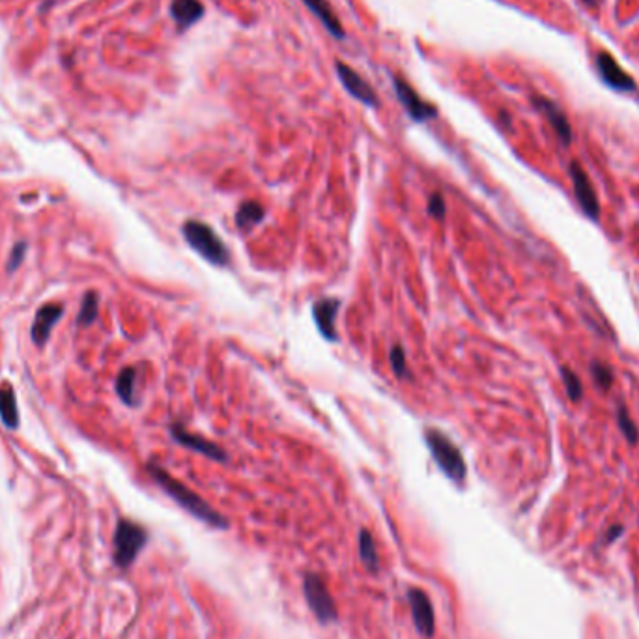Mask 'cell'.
I'll return each mask as SVG.
<instances>
[{
  "mask_svg": "<svg viewBox=\"0 0 639 639\" xmlns=\"http://www.w3.org/2000/svg\"><path fill=\"white\" fill-rule=\"evenodd\" d=\"M146 469H148V473L151 475V479L159 484V488L163 490L169 497H172V499H174L183 511L189 512L191 516H195L197 520H200V522L208 523L209 527L228 529L230 523H228L227 518L223 516V514H219L213 506H209L208 503H206L200 495L195 494L191 488H187L186 484H181L180 481H176L174 476L169 475L161 465L150 462Z\"/></svg>",
  "mask_w": 639,
  "mask_h": 639,
  "instance_id": "6da1fadb",
  "label": "cell"
},
{
  "mask_svg": "<svg viewBox=\"0 0 639 639\" xmlns=\"http://www.w3.org/2000/svg\"><path fill=\"white\" fill-rule=\"evenodd\" d=\"M338 308H340V299L337 297H322V299H316L313 305V318L316 322V327H318L320 335L329 343L338 340L337 326H335Z\"/></svg>",
  "mask_w": 639,
  "mask_h": 639,
  "instance_id": "30bf717a",
  "label": "cell"
},
{
  "mask_svg": "<svg viewBox=\"0 0 639 639\" xmlns=\"http://www.w3.org/2000/svg\"><path fill=\"white\" fill-rule=\"evenodd\" d=\"M533 103L539 111L548 118V122L552 123L553 131L559 137V140L563 142V144L569 146L570 140H572V128H570V122L566 114L563 112V109L559 107L557 103H553L552 99L542 98V96H535L533 98Z\"/></svg>",
  "mask_w": 639,
  "mask_h": 639,
  "instance_id": "5bb4252c",
  "label": "cell"
},
{
  "mask_svg": "<svg viewBox=\"0 0 639 639\" xmlns=\"http://www.w3.org/2000/svg\"><path fill=\"white\" fill-rule=\"evenodd\" d=\"M181 234L193 250H197L204 260H208L213 266L225 268L230 262V253L227 245L219 238V234L213 228L202 221H186L181 227Z\"/></svg>",
  "mask_w": 639,
  "mask_h": 639,
  "instance_id": "3957f363",
  "label": "cell"
},
{
  "mask_svg": "<svg viewBox=\"0 0 639 639\" xmlns=\"http://www.w3.org/2000/svg\"><path fill=\"white\" fill-rule=\"evenodd\" d=\"M135 379H137V372L131 366L123 368L116 378V393L122 398L123 404H128V406L137 404V400H135Z\"/></svg>",
  "mask_w": 639,
  "mask_h": 639,
  "instance_id": "ffe728a7",
  "label": "cell"
},
{
  "mask_svg": "<svg viewBox=\"0 0 639 639\" xmlns=\"http://www.w3.org/2000/svg\"><path fill=\"white\" fill-rule=\"evenodd\" d=\"M583 2L589 4V6H596V0H583Z\"/></svg>",
  "mask_w": 639,
  "mask_h": 639,
  "instance_id": "83f0119b",
  "label": "cell"
},
{
  "mask_svg": "<svg viewBox=\"0 0 639 639\" xmlns=\"http://www.w3.org/2000/svg\"><path fill=\"white\" fill-rule=\"evenodd\" d=\"M266 216V209L262 206L260 202H243L236 211V225H238L241 230H250L253 227H256L258 223H262Z\"/></svg>",
  "mask_w": 639,
  "mask_h": 639,
  "instance_id": "ac0fdd59",
  "label": "cell"
},
{
  "mask_svg": "<svg viewBox=\"0 0 639 639\" xmlns=\"http://www.w3.org/2000/svg\"><path fill=\"white\" fill-rule=\"evenodd\" d=\"M407 602L412 608L413 624L423 638L430 639L436 633V615L428 594L417 587L407 589Z\"/></svg>",
  "mask_w": 639,
  "mask_h": 639,
  "instance_id": "8992f818",
  "label": "cell"
},
{
  "mask_svg": "<svg viewBox=\"0 0 639 639\" xmlns=\"http://www.w3.org/2000/svg\"><path fill=\"white\" fill-rule=\"evenodd\" d=\"M170 436H172V439H174L176 443H180L181 447L189 449V451H195V453L202 454V456H208L209 460L228 462V454L225 453L217 443H211L208 442V439H204V437L197 436V434L187 432L183 426H180V424H172V426H170Z\"/></svg>",
  "mask_w": 639,
  "mask_h": 639,
  "instance_id": "9c48e42d",
  "label": "cell"
},
{
  "mask_svg": "<svg viewBox=\"0 0 639 639\" xmlns=\"http://www.w3.org/2000/svg\"><path fill=\"white\" fill-rule=\"evenodd\" d=\"M359 555L361 561L370 572H376L379 564L378 552H376V542L366 529L359 531Z\"/></svg>",
  "mask_w": 639,
  "mask_h": 639,
  "instance_id": "d6986e66",
  "label": "cell"
},
{
  "mask_svg": "<svg viewBox=\"0 0 639 639\" xmlns=\"http://www.w3.org/2000/svg\"><path fill=\"white\" fill-rule=\"evenodd\" d=\"M305 4L308 6V10L316 15V17L322 21V24L326 27L327 32L333 36V38H338V40H343L344 38V30L343 24L338 21L337 13L333 12V8L329 6V2L327 0H303Z\"/></svg>",
  "mask_w": 639,
  "mask_h": 639,
  "instance_id": "9a60e30c",
  "label": "cell"
},
{
  "mask_svg": "<svg viewBox=\"0 0 639 639\" xmlns=\"http://www.w3.org/2000/svg\"><path fill=\"white\" fill-rule=\"evenodd\" d=\"M596 68L600 71V77L604 79L611 88L622 90V92H633L636 90V81L617 64V60L608 54V52H600L596 57Z\"/></svg>",
  "mask_w": 639,
  "mask_h": 639,
  "instance_id": "4fadbf2b",
  "label": "cell"
},
{
  "mask_svg": "<svg viewBox=\"0 0 639 639\" xmlns=\"http://www.w3.org/2000/svg\"><path fill=\"white\" fill-rule=\"evenodd\" d=\"M303 593L307 599V604L314 617L318 619L322 624H329V622L337 621V604L327 591L326 581L322 580L318 574L308 572L303 578Z\"/></svg>",
  "mask_w": 639,
  "mask_h": 639,
  "instance_id": "5b68a950",
  "label": "cell"
},
{
  "mask_svg": "<svg viewBox=\"0 0 639 639\" xmlns=\"http://www.w3.org/2000/svg\"><path fill=\"white\" fill-rule=\"evenodd\" d=\"M337 73L340 82L344 84V88H346L357 101L368 105V107H376V105H378V98H376V93H374V90L370 88V84H368L354 68H349V66L344 64V62H337Z\"/></svg>",
  "mask_w": 639,
  "mask_h": 639,
  "instance_id": "8fae6325",
  "label": "cell"
},
{
  "mask_svg": "<svg viewBox=\"0 0 639 639\" xmlns=\"http://www.w3.org/2000/svg\"><path fill=\"white\" fill-rule=\"evenodd\" d=\"M0 419L8 428H17L19 409L15 393L8 384L0 385Z\"/></svg>",
  "mask_w": 639,
  "mask_h": 639,
  "instance_id": "e0dca14e",
  "label": "cell"
},
{
  "mask_svg": "<svg viewBox=\"0 0 639 639\" xmlns=\"http://www.w3.org/2000/svg\"><path fill=\"white\" fill-rule=\"evenodd\" d=\"M617 421H619V428H621V432L624 434V437H626L628 442L632 443V445H636L639 439V430H638V426L633 424L632 417H630V413H628V409L624 406L619 407Z\"/></svg>",
  "mask_w": 639,
  "mask_h": 639,
  "instance_id": "603a6c76",
  "label": "cell"
},
{
  "mask_svg": "<svg viewBox=\"0 0 639 639\" xmlns=\"http://www.w3.org/2000/svg\"><path fill=\"white\" fill-rule=\"evenodd\" d=\"M98 318V294L96 292H88L87 296L82 297L81 313H79V320L77 324L79 326H90L93 324V320Z\"/></svg>",
  "mask_w": 639,
  "mask_h": 639,
  "instance_id": "44dd1931",
  "label": "cell"
},
{
  "mask_svg": "<svg viewBox=\"0 0 639 639\" xmlns=\"http://www.w3.org/2000/svg\"><path fill=\"white\" fill-rule=\"evenodd\" d=\"M389 363L396 378L404 379L409 376V370H407L406 365V352H404V348H402L400 344H393V346H391Z\"/></svg>",
  "mask_w": 639,
  "mask_h": 639,
  "instance_id": "7402d4cb",
  "label": "cell"
},
{
  "mask_svg": "<svg viewBox=\"0 0 639 639\" xmlns=\"http://www.w3.org/2000/svg\"><path fill=\"white\" fill-rule=\"evenodd\" d=\"M393 84H395V92L398 99H400L402 107L406 109L412 120H415V122H426V120H434L437 116L436 107L419 98V93L404 79L395 77Z\"/></svg>",
  "mask_w": 639,
  "mask_h": 639,
  "instance_id": "ba28073f",
  "label": "cell"
},
{
  "mask_svg": "<svg viewBox=\"0 0 639 639\" xmlns=\"http://www.w3.org/2000/svg\"><path fill=\"white\" fill-rule=\"evenodd\" d=\"M428 213L436 219L445 217V200H443L442 193H432L428 198Z\"/></svg>",
  "mask_w": 639,
  "mask_h": 639,
  "instance_id": "484cf974",
  "label": "cell"
},
{
  "mask_svg": "<svg viewBox=\"0 0 639 639\" xmlns=\"http://www.w3.org/2000/svg\"><path fill=\"white\" fill-rule=\"evenodd\" d=\"M170 15L181 29H187L204 15V6L200 0H172Z\"/></svg>",
  "mask_w": 639,
  "mask_h": 639,
  "instance_id": "2e32d148",
  "label": "cell"
},
{
  "mask_svg": "<svg viewBox=\"0 0 639 639\" xmlns=\"http://www.w3.org/2000/svg\"><path fill=\"white\" fill-rule=\"evenodd\" d=\"M561 376H563L564 387H566V395H569L570 400L580 402L581 396H583V385H581L580 378H578V376H576L574 372L570 370V368H566V366L561 368Z\"/></svg>",
  "mask_w": 639,
  "mask_h": 639,
  "instance_id": "cb8c5ba5",
  "label": "cell"
},
{
  "mask_svg": "<svg viewBox=\"0 0 639 639\" xmlns=\"http://www.w3.org/2000/svg\"><path fill=\"white\" fill-rule=\"evenodd\" d=\"M62 314H64V307L60 303H49V305L41 307L36 313V318L32 322V329H30V335H32V340H34L36 346L47 344V340L51 337L52 327L59 324Z\"/></svg>",
  "mask_w": 639,
  "mask_h": 639,
  "instance_id": "7c38bea8",
  "label": "cell"
},
{
  "mask_svg": "<svg viewBox=\"0 0 639 639\" xmlns=\"http://www.w3.org/2000/svg\"><path fill=\"white\" fill-rule=\"evenodd\" d=\"M24 250H27V247H24V243H19L17 247H15V253H12V258H10V266H8V269H15V268H17L19 264H21V260H23Z\"/></svg>",
  "mask_w": 639,
  "mask_h": 639,
  "instance_id": "4316f807",
  "label": "cell"
},
{
  "mask_svg": "<svg viewBox=\"0 0 639 639\" xmlns=\"http://www.w3.org/2000/svg\"><path fill=\"white\" fill-rule=\"evenodd\" d=\"M591 374H593V379L596 382L600 389H610L611 385H613V372L608 365L604 363H593L591 365Z\"/></svg>",
  "mask_w": 639,
  "mask_h": 639,
  "instance_id": "d4e9b609",
  "label": "cell"
},
{
  "mask_svg": "<svg viewBox=\"0 0 639 639\" xmlns=\"http://www.w3.org/2000/svg\"><path fill=\"white\" fill-rule=\"evenodd\" d=\"M570 178H572V186H574V195L578 198L580 208L585 211V216L593 221H599L600 217V204L596 191H594L593 183L589 180V176L585 170L581 169V165L570 163L569 167Z\"/></svg>",
  "mask_w": 639,
  "mask_h": 639,
  "instance_id": "52a82bcc",
  "label": "cell"
},
{
  "mask_svg": "<svg viewBox=\"0 0 639 639\" xmlns=\"http://www.w3.org/2000/svg\"><path fill=\"white\" fill-rule=\"evenodd\" d=\"M148 542V533L139 523L131 520H120L114 531V563L120 569H129L139 557Z\"/></svg>",
  "mask_w": 639,
  "mask_h": 639,
  "instance_id": "277c9868",
  "label": "cell"
},
{
  "mask_svg": "<svg viewBox=\"0 0 639 639\" xmlns=\"http://www.w3.org/2000/svg\"><path fill=\"white\" fill-rule=\"evenodd\" d=\"M424 443L443 475L453 483L464 484L467 476V465L460 449L449 439L447 434L430 426L424 430Z\"/></svg>",
  "mask_w": 639,
  "mask_h": 639,
  "instance_id": "7a4b0ae2",
  "label": "cell"
}]
</instances>
